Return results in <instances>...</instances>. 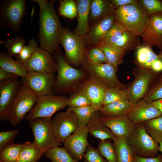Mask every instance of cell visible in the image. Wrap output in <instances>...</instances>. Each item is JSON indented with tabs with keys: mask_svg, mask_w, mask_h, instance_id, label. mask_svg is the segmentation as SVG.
<instances>
[{
	"mask_svg": "<svg viewBox=\"0 0 162 162\" xmlns=\"http://www.w3.org/2000/svg\"><path fill=\"white\" fill-rule=\"evenodd\" d=\"M140 36L142 46H155L162 51V13L150 16L145 28Z\"/></svg>",
	"mask_w": 162,
	"mask_h": 162,
	"instance_id": "17",
	"label": "cell"
},
{
	"mask_svg": "<svg viewBox=\"0 0 162 162\" xmlns=\"http://www.w3.org/2000/svg\"><path fill=\"white\" fill-rule=\"evenodd\" d=\"M68 98L64 95L52 94L38 96L36 103L27 114L28 121L40 117L51 118L58 111L67 106Z\"/></svg>",
	"mask_w": 162,
	"mask_h": 162,
	"instance_id": "9",
	"label": "cell"
},
{
	"mask_svg": "<svg viewBox=\"0 0 162 162\" xmlns=\"http://www.w3.org/2000/svg\"><path fill=\"white\" fill-rule=\"evenodd\" d=\"M44 154L45 157L52 162H79L64 147L58 146L52 148Z\"/></svg>",
	"mask_w": 162,
	"mask_h": 162,
	"instance_id": "32",
	"label": "cell"
},
{
	"mask_svg": "<svg viewBox=\"0 0 162 162\" xmlns=\"http://www.w3.org/2000/svg\"><path fill=\"white\" fill-rule=\"evenodd\" d=\"M151 68L137 67L134 69V80L127 86L129 100L133 104L142 99L154 82L162 74Z\"/></svg>",
	"mask_w": 162,
	"mask_h": 162,
	"instance_id": "6",
	"label": "cell"
},
{
	"mask_svg": "<svg viewBox=\"0 0 162 162\" xmlns=\"http://www.w3.org/2000/svg\"><path fill=\"white\" fill-rule=\"evenodd\" d=\"M18 76L14 74L6 71L0 68V82Z\"/></svg>",
	"mask_w": 162,
	"mask_h": 162,
	"instance_id": "50",
	"label": "cell"
},
{
	"mask_svg": "<svg viewBox=\"0 0 162 162\" xmlns=\"http://www.w3.org/2000/svg\"><path fill=\"white\" fill-rule=\"evenodd\" d=\"M43 154L34 142H26L17 162H38Z\"/></svg>",
	"mask_w": 162,
	"mask_h": 162,
	"instance_id": "28",
	"label": "cell"
},
{
	"mask_svg": "<svg viewBox=\"0 0 162 162\" xmlns=\"http://www.w3.org/2000/svg\"><path fill=\"white\" fill-rule=\"evenodd\" d=\"M140 3L149 16L162 13V1L159 0H141Z\"/></svg>",
	"mask_w": 162,
	"mask_h": 162,
	"instance_id": "43",
	"label": "cell"
},
{
	"mask_svg": "<svg viewBox=\"0 0 162 162\" xmlns=\"http://www.w3.org/2000/svg\"><path fill=\"white\" fill-rule=\"evenodd\" d=\"M66 110L75 113L80 127L87 126L92 114L96 111L91 105L78 107H68Z\"/></svg>",
	"mask_w": 162,
	"mask_h": 162,
	"instance_id": "33",
	"label": "cell"
},
{
	"mask_svg": "<svg viewBox=\"0 0 162 162\" xmlns=\"http://www.w3.org/2000/svg\"><path fill=\"white\" fill-rule=\"evenodd\" d=\"M159 150L161 151L162 153V141L159 143Z\"/></svg>",
	"mask_w": 162,
	"mask_h": 162,
	"instance_id": "54",
	"label": "cell"
},
{
	"mask_svg": "<svg viewBox=\"0 0 162 162\" xmlns=\"http://www.w3.org/2000/svg\"><path fill=\"white\" fill-rule=\"evenodd\" d=\"M54 54L57 65L54 92L57 95L70 94L89 74L84 70L74 68L70 64L59 47Z\"/></svg>",
	"mask_w": 162,
	"mask_h": 162,
	"instance_id": "2",
	"label": "cell"
},
{
	"mask_svg": "<svg viewBox=\"0 0 162 162\" xmlns=\"http://www.w3.org/2000/svg\"><path fill=\"white\" fill-rule=\"evenodd\" d=\"M0 68L22 79L25 77L28 73L22 63L14 60L7 52H4L0 54Z\"/></svg>",
	"mask_w": 162,
	"mask_h": 162,
	"instance_id": "26",
	"label": "cell"
},
{
	"mask_svg": "<svg viewBox=\"0 0 162 162\" xmlns=\"http://www.w3.org/2000/svg\"><path fill=\"white\" fill-rule=\"evenodd\" d=\"M159 58L162 61V51H160L158 54Z\"/></svg>",
	"mask_w": 162,
	"mask_h": 162,
	"instance_id": "53",
	"label": "cell"
},
{
	"mask_svg": "<svg viewBox=\"0 0 162 162\" xmlns=\"http://www.w3.org/2000/svg\"><path fill=\"white\" fill-rule=\"evenodd\" d=\"M116 9L108 0H92L89 15L91 24L103 17L114 13Z\"/></svg>",
	"mask_w": 162,
	"mask_h": 162,
	"instance_id": "24",
	"label": "cell"
},
{
	"mask_svg": "<svg viewBox=\"0 0 162 162\" xmlns=\"http://www.w3.org/2000/svg\"><path fill=\"white\" fill-rule=\"evenodd\" d=\"M81 67L89 75L103 82L108 88L127 89V86L120 82L117 77L118 69L109 63H91L87 61L85 58Z\"/></svg>",
	"mask_w": 162,
	"mask_h": 162,
	"instance_id": "11",
	"label": "cell"
},
{
	"mask_svg": "<svg viewBox=\"0 0 162 162\" xmlns=\"http://www.w3.org/2000/svg\"><path fill=\"white\" fill-rule=\"evenodd\" d=\"M83 158L88 162H106L98 149L89 144L84 154Z\"/></svg>",
	"mask_w": 162,
	"mask_h": 162,
	"instance_id": "44",
	"label": "cell"
},
{
	"mask_svg": "<svg viewBox=\"0 0 162 162\" xmlns=\"http://www.w3.org/2000/svg\"><path fill=\"white\" fill-rule=\"evenodd\" d=\"M51 120V118L40 117L28 121L34 135V142L44 154L62 144L53 133Z\"/></svg>",
	"mask_w": 162,
	"mask_h": 162,
	"instance_id": "5",
	"label": "cell"
},
{
	"mask_svg": "<svg viewBox=\"0 0 162 162\" xmlns=\"http://www.w3.org/2000/svg\"><path fill=\"white\" fill-rule=\"evenodd\" d=\"M86 59L89 63L98 64L106 62L105 54L98 45L86 49Z\"/></svg>",
	"mask_w": 162,
	"mask_h": 162,
	"instance_id": "37",
	"label": "cell"
},
{
	"mask_svg": "<svg viewBox=\"0 0 162 162\" xmlns=\"http://www.w3.org/2000/svg\"><path fill=\"white\" fill-rule=\"evenodd\" d=\"M59 11L60 14L63 16L72 19L77 14V9L76 2L73 0L59 1Z\"/></svg>",
	"mask_w": 162,
	"mask_h": 162,
	"instance_id": "40",
	"label": "cell"
},
{
	"mask_svg": "<svg viewBox=\"0 0 162 162\" xmlns=\"http://www.w3.org/2000/svg\"><path fill=\"white\" fill-rule=\"evenodd\" d=\"M150 103L158 108L162 113V99Z\"/></svg>",
	"mask_w": 162,
	"mask_h": 162,
	"instance_id": "52",
	"label": "cell"
},
{
	"mask_svg": "<svg viewBox=\"0 0 162 162\" xmlns=\"http://www.w3.org/2000/svg\"><path fill=\"white\" fill-rule=\"evenodd\" d=\"M104 51L106 62L118 69L119 65L123 63V57L125 53L121 50L112 46L98 44Z\"/></svg>",
	"mask_w": 162,
	"mask_h": 162,
	"instance_id": "30",
	"label": "cell"
},
{
	"mask_svg": "<svg viewBox=\"0 0 162 162\" xmlns=\"http://www.w3.org/2000/svg\"><path fill=\"white\" fill-rule=\"evenodd\" d=\"M54 0H32L39 6V40L40 47L51 55L58 47L63 28L54 6Z\"/></svg>",
	"mask_w": 162,
	"mask_h": 162,
	"instance_id": "1",
	"label": "cell"
},
{
	"mask_svg": "<svg viewBox=\"0 0 162 162\" xmlns=\"http://www.w3.org/2000/svg\"><path fill=\"white\" fill-rule=\"evenodd\" d=\"M89 133L87 126L79 127L76 131L63 142L64 147L74 158L81 160L89 144L88 136Z\"/></svg>",
	"mask_w": 162,
	"mask_h": 162,
	"instance_id": "16",
	"label": "cell"
},
{
	"mask_svg": "<svg viewBox=\"0 0 162 162\" xmlns=\"http://www.w3.org/2000/svg\"><path fill=\"white\" fill-rule=\"evenodd\" d=\"M133 105L128 100L117 101L102 106L98 111L103 116H128Z\"/></svg>",
	"mask_w": 162,
	"mask_h": 162,
	"instance_id": "25",
	"label": "cell"
},
{
	"mask_svg": "<svg viewBox=\"0 0 162 162\" xmlns=\"http://www.w3.org/2000/svg\"><path fill=\"white\" fill-rule=\"evenodd\" d=\"M21 84L18 77L0 82V120H9L12 108Z\"/></svg>",
	"mask_w": 162,
	"mask_h": 162,
	"instance_id": "14",
	"label": "cell"
},
{
	"mask_svg": "<svg viewBox=\"0 0 162 162\" xmlns=\"http://www.w3.org/2000/svg\"><path fill=\"white\" fill-rule=\"evenodd\" d=\"M162 115L160 111L151 103L141 99L133 105L128 116L136 124Z\"/></svg>",
	"mask_w": 162,
	"mask_h": 162,
	"instance_id": "21",
	"label": "cell"
},
{
	"mask_svg": "<svg viewBox=\"0 0 162 162\" xmlns=\"http://www.w3.org/2000/svg\"><path fill=\"white\" fill-rule=\"evenodd\" d=\"M19 132L18 130L0 132V151L13 142Z\"/></svg>",
	"mask_w": 162,
	"mask_h": 162,
	"instance_id": "45",
	"label": "cell"
},
{
	"mask_svg": "<svg viewBox=\"0 0 162 162\" xmlns=\"http://www.w3.org/2000/svg\"><path fill=\"white\" fill-rule=\"evenodd\" d=\"M38 96L25 86L21 85L13 104L9 122L14 127L26 117L35 105Z\"/></svg>",
	"mask_w": 162,
	"mask_h": 162,
	"instance_id": "10",
	"label": "cell"
},
{
	"mask_svg": "<svg viewBox=\"0 0 162 162\" xmlns=\"http://www.w3.org/2000/svg\"><path fill=\"white\" fill-rule=\"evenodd\" d=\"M25 144L12 143L0 151V161L2 162H17L21 151Z\"/></svg>",
	"mask_w": 162,
	"mask_h": 162,
	"instance_id": "31",
	"label": "cell"
},
{
	"mask_svg": "<svg viewBox=\"0 0 162 162\" xmlns=\"http://www.w3.org/2000/svg\"><path fill=\"white\" fill-rule=\"evenodd\" d=\"M101 119L115 136L127 140L134 132L136 125L130 120L128 116L116 117L101 116Z\"/></svg>",
	"mask_w": 162,
	"mask_h": 162,
	"instance_id": "20",
	"label": "cell"
},
{
	"mask_svg": "<svg viewBox=\"0 0 162 162\" xmlns=\"http://www.w3.org/2000/svg\"><path fill=\"white\" fill-rule=\"evenodd\" d=\"M113 145L117 162H134V154L126 139L115 136Z\"/></svg>",
	"mask_w": 162,
	"mask_h": 162,
	"instance_id": "27",
	"label": "cell"
},
{
	"mask_svg": "<svg viewBox=\"0 0 162 162\" xmlns=\"http://www.w3.org/2000/svg\"><path fill=\"white\" fill-rule=\"evenodd\" d=\"M129 100L127 89L108 88L105 93L103 106L113 102Z\"/></svg>",
	"mask_w": 162,
	"mask_h": 162,
	"instance_id": "35",
	"label": "cell"
},
{
	"mask_svg": "<svg viewBox=\"0 0 162 162\" xmlns=\"http://www.w3.org/2000/svg\"><path fill=\"white\" fill-rule=\"evenodd\" d=\"M159 58L158 55L156 54L149 47L147 54V58L146 61L142 68H151L152 64L156 60Z\"/></svg>",
	"mask_w": 162,
	"mask_h": 162,
	"instance_id": "47",
	"label": "cell"
},
{
	"mask_svg": "<svg viewBox=\"0 0 162 162\" xmlns=\"http://www.w3.org/2000/svg\"><path fill=\"white\" fill-rule=\"evenodd\" d=\"M59 43L64 49V56L67 62L71 66H81L85 59L86 51L82 37L71 31L68 28L64 27Z\"/></svg>",
	"mask_w": 162,
	"mask_h": 162,
	"instance_id": "4",
	"label": "cell"
},
{
	"mask_svg": "<svg viewBox=\"0 0 162 162\" xmlns=\"http://www.w3.org/2000/svg\"><path fill=\"white\" fill-rule=\"evenodd\" d=\"M26 43L25 39L19 36L8 39L5 41H0V43L3 44L7 50V52L12 57H16L20 54Z\"/></svg>",
	"mask_w": 162,
	"mask_h": 162,
	"instance_id": "34",
	"label": "cell"
},
{
	"mask_svg": "<svg viewBox=\"0 0 162 162\" xmlns=\"http://www.w3.org/2000/svg\"><path fill=\"white\" fill-rule=\"evenodd\" d=\"M67 105L70 107H78L91 105L89 100L83 95L76 92L70 94Z\"/></svg>",
	"mask_w": 162,
	"mask_h": 162,
	"instance_id": "42",
	"label": "cell"
},
{
	"mask_svg": "<svg viewBox=\"0 0 162 162\" xmlns=\"http://www.w3.org/2000/svg\"><path fill=\"white\" fill-rule=\"evenodd\" d=\"M115 19V14L113 13L92 24L87 34L82 37L85 45L91 46L98 45L112 28Z\"/></svg>",
	"mask_w": 162,
	"mask_h": 162,
	"instance_id": "19",
	"label": "cell"
},
{
	"mask_svg": "<svg viewBox=\"0 0 162 162\" xmlns=\"http://www.w3.org/2000/svg\"><path fill=\"white\" fill-rule=\"evenodd\" d=\"M101 116L98 111H95L92 114L87 125L89 133L101 140L109 139L113 140L115 136L103 122Z\"/></svg>",
	"mask_w": 162,
	"mask_h": 162,
	"instance_id": "23",
	"label": "cell"
},
{
	"mask_svg": "<svg viewBox=\"0 0 162 162\" xmlns=\"http://www.w3.org/2000/svg\"><path fill=\"white\" fill-rule=\"evenodd\" d=\"M51 125L54 135L61 143H63L79 127L75 113L67 110L56 114L52 119Z\"/></svg>",
	"mask_w": 162,
	"mask_h": 162,
	"instance_id": "15",
	"label": "cell"
},
{
	"mask_svg": "<svg viewBox=\"0 0 162 162\" xmlns=\"http://www.w3.org/2000/svg\"><path fill=\"white\" fill-rule=\"evenodd\" d=\"M0 162H2L1 161H0Z\"/></svg>",
	"mask_w": 162,
	"mask_h": 162,
	"instance_id": "56",
	"label": "cell"
},
{
	"mask_svg": "<svg viewBox=\"0 0 162 162\" xmlns=\"http://www.w3.org/2000/svg\"><path fill=\"white\" fill-rule=\"evenodd\" d=\"M151 69L157 72H162V61L159 59L154 61L152 64Z\"/></svg>",
	"mask_w": 162,
	"mask_h": 162,
	"instance_id": "51",
	"label": "cell"
},
{
	"mask_svg": "<svg viewBox=\"0 0 162 162\" xmlns=\"http://www.w3.org/2000/svg\"><path fill=\"white\" fill-rule=\"evenodd\" d=\"M134 162H162V156L159 155L156 157L143 158L135 155Z\"/></svg>",
	"mask_w": 162,
	"mask_h": 162,
	"instance_id": "48",
	"label": "cell"
},
{
	"mask_svg": "<svg viewBox=\"0 0 162 162\" xmlns=\"http://www.w3.org/2000/svg\"><path fill=\"white\" fill-rule=\"evenodd\" d=\"M55 73L28 72L20 81L24 85L38 96L52 94L56 81Z\"/></svg>",
	"mask_w": 162,
	"mask_h": 162,
	"instance_id": "12",
	"label": "cell"
},
{
	"mask_svg": "<svg viewBox=\"0 0 162 162\" xmlns=\"http://www.w3.org/2000/svg\"><path fill=\"white\" fill-rule=\"evenodd\" d=\"M84 160V162H88L86 160Z\"/></svg>",
	"mask_w": 162,
	"mask_h": 162,
	"instance_id": "55",
	"label": "cell"
},
{
	"mask_svg": "<svg viewBox=\"0 0 162 162\" xmlns=\"http://www.w3.org/2000/svg\"><path fill=\"white\" fill-rule=\"evenodd\" d=\"M127 140L134 154L139 157H153L159 151L158 143L147 133L142 123L136 124L134 132Z\"/></svg>",
	"mask_w": 162,
	"mask_h": 162,
	"instance_id": "8",
	"label": "cell"
},
{
	"mask_svg": "<svg viewBox=\"0 0 162 162\" xmlns=\"http://www.w3.org/2000/svg\"><path fill=\"white\" fill-rule=\"evenodd\" d=\"M23 65L27 72L55 73L57 71V65L52 55L39 47Z\"/></svg>",
	"mask_w": 162,
	"mask_h": 162,
	"instance_id": "18",
	"label": "cell"
},
{
	"mask_svg": "<svg viewBox=\"0 0 162 162\" xmlns=\"http://www.w3.org/2000/svg\"><path fill=\"white\" fill-rule=\"evenodd\" d=\"M38 47L35 39L32 38L28 45L23 47L20 54L16 57L17 61L24 64L30 59Z\"/></svg>",
	"mask_w": 162,
	"mask_h": 162,
	"instance_id": "41",
	"label": "cell"
},
{
	"mask_svg": "<svg viewBox=\"0 0 162 162\" xmlns=\"http://www.w3.org/2000/svg\"><path fill=\"white\" fill-rule=\"evenodd\" d=\"M91 0H76L77 9V25L73 32L83 37L89 29V19Z\"/></svg>",
	"mask_w": 162,
	"mask_h": 162,
	"instance_id": "22",
	"label": "cell"
},
{
	"mask_svg": "<svg viewBox=\"0 0 162 162\" xmlns=\"http://www.w3.org/2000/svg\"><path fill=\"white\" fill-rule=\"evenodd\" d=\"M150 47L141 45L137 49L135 61L137 67H142L146 62Z\"/></svg>",
	"mask_w": 162,
	"mask_h": 162,
	"instance_id": "46",
	"label": "cell"
},
{
	"mask_svg": "<svg viewBox=\"0 0 162 162\" xmlns=\"http://www.w3.org/2000/svg\"><path fill=\"white\" fill-rule=\"evenodd\" d=\"M98 150L108 162H117V158L114 145L107 140L99 142Z\"/></svg>",
	"mask_w": 162,
	"mask_h": 162,
	"instance_id": "38",
	"label": "cell"
},
{
	"mask_svg": "<svg viewBox=\"0 0 162 162\" xmlns=\"http://www.w3.org/2000/svg\"><path fill=\"white\" fill-rule=\"evenodd\" d=\"M114 14L116 20L126 30L140 36L150 16L140 1L118 8Z\"/></svg>",
	"mask_w": 162,
	"mask_h": 162,
	"instance_id": "3",
	"label": "cell"
},
{
	"mask_svg": "<svg viewBox=\"0 0 162 162\" xmlns=\"http://www.w3.org/2000/svg\"><path fill=\"white\" fill-rule=\"evenodd\" d=\"M148 135L157 142L162 141V115L142 122Z\"/></svg>",
	"mask_w": 162,
	"mask_h": 162,
	"instance_id": "29",
	"label": "cell"
},
{
	"mask_svg": "<svg viewBox=\"0 0 162 162\" xmlns=\"http://www.w3.org/2000/svg\"><path fill=\"white\" fill-rule=\"evenodd\" d=\"M26 0H5L0 8V25L2 28L20 32V25L26 13Z\"/></svg>",
	"mask_w": 162,
	"mask_h": 162,
	"instance_id": "7",
	"label": "cell"
},
{
	"mask_svg": "<svg viewBox=\"0 0 162 162\" xmlns=\"http://www.w3.org/2000/svg\"><path fill=\"white\" fill-rule=\"evenodd\" d=\"M108 88L102 81L89 75L78 86L74 92L84 96L95 110L99 111L103 106L105 93Z\"/></svg>",
	"mask_w": 162,
	"mask_h": 162,
	"instance_id": "13",
	"label": "cell"
},
{
	"mask_svg": "<svg viewBox=\"0 0 162 162\" xmlns=\"http://www.w3.org/2000/svg\"><path fill=\"white\" fill-rule=\"evenodd\" d=\"M116 9L123 6L134 4L138 1L136 0H110Z\"/></svg>",
	"mask_w": 162,
	"mask_h": 162,
	"instance_id": "49",
	"label": "cell"
},
{
	"mask_svg": "<svg viewBox=\"0 0 162 162\" xmlns=\"http://www.w3.org/2000/svg\"><path fill=\"white\" fill-rule=\"evenodd\" d=\"M162 99V74L152 84L148 92L142 99L151 102Z\"/></svg>",
	"mask_w": 162,
	"mask_h": 162,
	"instance_id": "39",
	"label": "cell"
},
{
	"mask_svg": "<svg viewBox=\"0 0 162 162\" xmlns=\"http://www.w3.org/2000/svg\"><path fill=\"white\" fill-rule=\"evenodd\" d=\"M125 30L115 19L113 26L98 44L112 46L116 43L119 36Z\"/></svg>",
	"mask_w": 162,
	"mask_h": 162,
	"instance_id": "36",
	"label": "cell"
}]
</instances>
